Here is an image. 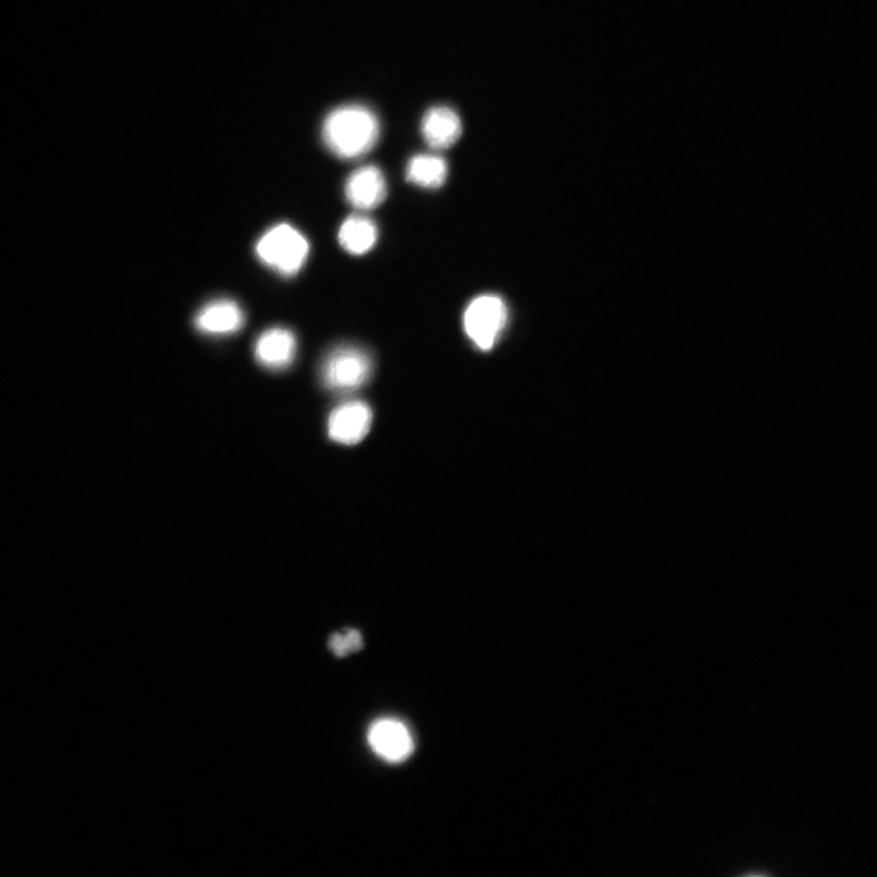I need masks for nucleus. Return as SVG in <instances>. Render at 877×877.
I'll list each match as a JSON object with an SVG mask.
<instances>
[{"label":"nucleus","instance_id":"2","mask_svg":"<svg viewBox=\"0 0 877 877\" xmlns=\"http://www.w3.org/2000/svg\"><path fill=\"white\" fill-rule=\"evenodd\" d=\"M310 253V244L302 232L288 224L266 231L256 243V255L283 276L298 274Z\"/></svg>","mask_w":877,"mask_h":877},{"label":"nucleus","instance_id":"13","mask_svg":"<svg viewBox=\"0 0 877 877\" xmlns=\"http://www.w3.org/2000/svg\"><path fill=\"white\" fill-rule=\"evenodd\" d=\"M363 635L356 630H348L347 633L333 635L330 639V649L338 656H347V654L360 651L363 649Z\"/></svg>","mask_w":877,"mask_h":877},{"label":"nucleus","instance_id":"10","mask_svg":"<svg viewBox=\"0 0 877 877\" xmlns=\"http://www.w3.org/2000/svg\"><path fill=\"white\" fill-rule=\"evenodd\" d=\"M422 134L435 150H447L461 137V119L451 108L436 106L428 110L422 120Z\"/></svg>","mask_w":877,"mask_h":877},{"label":"nucleus","instance_id":"12","mask_svg":"<svg viewBox=\"0 0 877 877\" xmlns=\"http://www.w3.org/2000/svg\"><path fill=\"white\" fill-rule=\"evenodd\" d=\"M448 163L438 155H416L406 169V179L418 187L436 190L447 182Z\"/></svg>","mask_w":877,"mask_h":877},{"label":"nucleus","instance_id":"7","mask_svg":"<svg viewBox=\"0 0 877 877\" xmlns=\"http://www.w3.org/2000/svg\"><path fill=\"white\" fill-rule=\"evenodd\" d=\"M387 194L386 177L374 165L357 169L345 183V196L358 210L377 207L385 202Z\"/></svg>","mask_w":877,"mask_h":877},{"label":"nucleus","instance_id":"9","mask_svg":"<svg viewBox=\"0 0 877 877\" xmlns=\"http://www.w3.org/2000/svg\"><path fill=\"white\" fill-rule=\"evenodd\" d=\"M254 351L258 364L267 369L281 370L294 361L296 338L287 328H269L257 338Z\"/></svg>","mask_w":877,"mask_h":877},{"label":"nucleus","instance_id":"8","mask_svg":"<svg viewBox=\"0 0 877 877\" xmlns=\"http://www.w3.org/2000/svg\"><path fill=\"white\" fill-rule=\"evenodd\" d=\"M242 307L231 299H216L204 305L194 318L197 330L205 335L226 336L244 326Z\"/></svg>","mask_w":877,"mask_h":877},{"label":"nucleus","instance_id":"6","mask_svg":"<svg viewBox=\"0 0 877 877\" xmlns=\"http://www.w3.org/2000/svg\"><path fill=\"white\" fill-rule=\"evenodd\" d=\"M368 741L379 757L395 763L406 761L415 749L409 728L395 720L376 722L369 728Z\"/></svg>","mask_w":877,"mask_h":877},{"label":"nucleus","instance_id":"4","mask_svg":"<svg viewBox=\"0 0 877 877\" xmlns=\"http://www.w3.org/2000/svg\"><path fill=\"white\" fill-rule=\"evenodd\" d=\"M373 373L369 355L354 345H339L327 354L320 367V378L327 389L338 392L356 390Z\"/></svg>","mask_w":877,"mask_h":877},{"label":"nucleus","instance_id":"11","mask_svg":"<svg viewBox=\"0 0 877 877\" xmlns=\"http://www.w3.org/2000/svg\"><path fill=\"white\" fill-rule=\"evenodd\" d=\"M339 243L354 255H364L374 248L378 241V228L365 215H351L345 220L338 233Z\"/></svg>","mask_w":877,"mask_h":877},{"label":"nucleus","instance_id":"5","mask_svg":"<svg viewBox=\"0 0 877 877\" xmlns=\"http://www.w3.org/2000/svg\"><path fill=\"white\" fill-rule=\"evenodd\" d=\"M373 410L363 401L345 402L333 411L328 419V435L343 445L360 442L373 426Z\"/></svg>","mask_w":877,"mask_h":877},{"label":"nucleus","instance_id":"1","mask_svg":"<svg viewBox=\"0 0 877 877\" xmlns=\"http://www.w3.org/2000/svg\"><path fill=\"white\" fill-rule=\"evenodd\" d=\"M324 141L329 151L343 159L367 154L379 139V122L373 111L360 105L332 111L324 122Z\"/></svg>","mask_w":877,"mask_h":877},{"label":"nucleus","instance_id":"3","mask_svg":"<svg viewBox=\"0 0 877 877\" xmlns=\"http://www.w3.org/2000/svg\"><path fill=\"white\" fill-rule=\"evenodd\" d=\"M509 323V308L498 295H480L466 308L463 327L476 347L489 351L499 341Z\"/></svg>","mask_w":877,"mask_h":877}]
</instances>
